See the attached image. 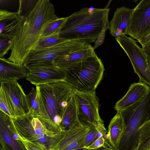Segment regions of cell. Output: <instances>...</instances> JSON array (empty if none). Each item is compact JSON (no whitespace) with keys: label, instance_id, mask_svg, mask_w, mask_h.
Instances as JSON below:
<instances>
[{"label":"cell","instance_id":"6da1fadb","mask_svg":"<svg viewBox=\"0 0 150 150\" xmlns=\"http://www.w3.org/2000/svg\"><path fill=\"white\" fill-rule=\"evenodd\" d=\"M111 1L104 8L85 7L67 17L59 36L67 40H81L89 44L95 42V50L103 43L105 32L109 29Z\"/></svg>","mask_w":150,"mask_h":150},{"label":"cell","instance_id":"7a4b0ae2","mask_svg":"<svg viewBox=\"0 0 150 150\" xmlns=\"http://www.w3.org/2000/svg\"><path fill=\"white\" fill-rule=\"evenodd\" d=\"M53 4L49 0H39L35 8L23 21L7 59L23 66L33 51L48 25L58 18Z\"/></svg>","mask_w":150,"mask_h":150},{"label":"cell","instance_id":"3957f363","mask_svg":"<svg viewBox=\"0 0 150 150\" xmlns=\"http://www.w3.org/2000/svg\"><path fill=\"white\" fill-rule=\"evenodd\" d=\"M42 112L38 119L54 135L62 131L60 125L64 110L76 91L65 81L36 86Z\"/></svg>","mask_w":150,"mask_h":150},{"label":"cell","instance_id":"277c9868","mask_svg":"<svg viewBox=\"0 0 150 150\" xmlns=\"http://www.w3.org/2000/svg\"><path fill=\"white\" fill-rule=\"evenodd\" d=\"M104 70L102 62L96 54L66 70L64 81L76 92H95Z\"/></svg>","mask_w":150,"mask_h":150},{"label":"cell","instance_id":"5b68a950","mask_svg":"<svg viewBox=\"0 0 150 150\" xmlns=\"http://www.w3.org/2000/svg\"><path fill=\"white\" fill-rule=\"evenodd\" d=\"M15 128L22 138L36 142L51 150L59 143L62 136V131L54 135L47 131L38 118L27 114L12 118Z\"/></svg>","mask_w":150,"mask_h":150},{"label":"cell","instance_id":"8992f818","mask_svg":"<svg viewBox=\"0 0 150 150\" xmlns=\"http://www.w3.org/2000/svg\"><path fill=\"white\" fill-rule=\"evenodd\" d=\"M74 96L77 115L83 125L94 127L104 134L108 133L99 113V102L96 93L76 92Z\"/></svg>","mask_w":150,"mask_h":150},{"label":"cell","instance_id":"52a82bcc","mask_svg":"<svg viewBox=\"0 0 150 150\" xmlns=\"http://www.w3.org/2000/svg\"><path fill=\"white\" fill-rule=\"evenodd\" d=\"M129 58L139 81L150 87V67L149 59L142 48L133 39L122 34L115 38Z\"/></svg>","mask_w":150,"mask_h":150},{"label":"cell","instance_id":"ba28073f","mask_svg":"<svg viewBox=\"0 0 150 150\" xmlns=\"http://www.w3.org/2000/svg\"><path fill=\"white\" fill-rule=\"evenodd\" d=\"M26 79L35 86L64 81L65 70L55 65L53 61L45 62L27 65Z\"/></svg>","mask_w":150,"mask_h":150},{"label":"cell","instance_id":"9c48e42d","mask_svg":"<svg viewBox=\"0 0 150 150\" xmlns=\"http://www.w3.org/2000/svg\"><path fill=\"white\" fill-rule=\"evenodd\" d=\"M150 34V0H142L133 9L127 35L138 42Z\"/></svg>","mask_w":150,"mask_h":150},{"label":"cell","instance_id":"30bf717a","mask_svg":"<svg viewBox=\"0 0 150 150\" xmlns=\"http://www.w3.org/2000/svg\"><path fill=\"white\" fill-rule=\"evenodd\" d=\"M86 44L87 43L81 40H67L45 49L33 52L30 55L23 66L53 61L59 55L71 52Z\"/></svg>","mask_w":150,"mask_h":150},{"label":"cell","instance_id":"8fae6325","mask_svg":"<svg viewBox=\"0 0 150 150\" xmlns=\"http://www.w3.org/2000/svg\"><path fill=\"white\" fill-rule=\"evenodd\" d=\"M0 150H27L12 117L0 111Z\"/></svg>","mask_w":150,"mask_h":150},{"label":"cell","instance_id":"7c38bea8","mask_svg":"<svg viewBox=\"0 0 150 150\" xmlns=\"http://www.w3.org/2000/svg\"><path fill=\"white\" fill-rule=\"evenodd\" d=\"M0 87L10 98L14 107L16 117L28 114L29 110L27 95L17 80L1 82Z\"/></svg>","mask_w":150,"mask_h":150},{"label":"cell","instance_id":"4fadbf2b","mask_svg":"<svg viewBox=\"0 0 150 150\" xmlns=\"http://www.w3.org/2000/svg\"><path fill=\"white\" fill-rule=\"evenodd\" d=\"M90 128L88 126L82 125L63 131L59 142L51 150H71L84 147L85 138Z\"/></svg>","mask_w":150,"mask_h":150},{"label":"cell","instance_id":"5bb4252c","mask_svg":"<svg viewBox=\"0 0 150 150\" xmlns=\"http://www.w3.org/2000/svg\"><path fill=\"white\" fill-rule=\"evenodd\" d=\"M96 54L93 47L87 43L71 52L59 55L53 62L56 66L66 70Z\"/></svg>","mask_w":150,"mask_h":150},{"label":"cell","instance_id":"9a60e30c","mask_svg":"<svg viewBox=\"0 0 150 150\" xmlns=\"http://www.w3.org/2000/svg\"><path fill=\"white\" fill-rule=\"evenodd\" d=\"M150 89L149 86L141 82L132 83L125 95L117 102L114 108L120 111L132 105L144 98Z\"/></svg>","mask_w":150,"mask_h":150},{"label":"cell","instance_id":"2e32d148","mask_svg":"<svg viewBox=\"0 0 150 150\" xmlns=\"http://www.w3.org/2000/svg\"><path fill=\"white\" fill-rule=\"evenodd\" d=\"M23 21L16 12L0 10V36L14 38L18 35Z\"/></svg>","mask_w":150,"mask_h":150},{"label":"cell","instance_id":"e0dca14e","mask_svg":"<svg viewBox=\"0 0 150 150\" xmlns=\"http://www.w3.org/2000/svg\"><path fill=\"white\" fill-rule=\"evenodd\" d=\"M133 9L123 6L117 9L109 22V32L115 38L127 35Z\"/></svg>","mask_w":150,"mask_h":150},{"label":"cell","instance_id":"ac0fdd59","mask_svg":"<svg viewBox=\"0 0 150 150\" xmlns=\"http://www.w3.org/2000/svg\"><path fill=\"white\" fill-rule=\"evenodd\" d=\"M125 128V124L121 113L117 111L110 122L107 133L103 136L113 149L119 150L120 142Z\"/></svg>","mask_w":150,"mask_h":150},{"label":"cell","instance_id":"d6986e66","mask_svg":"<svg viewBox=\"0 0 150 150\" xmlns=\"http://www.w3.org/2000/svg\"><path fill=\"white\" fill-rule=\"evenodd\" d=\"M26 67L9 61L4 57L0 58V83L17 80L26 77Z\"/></svg>","mask_w":150,"mask_h":150},{"label":"cell","instance_id":"ffe728a7","mask_svg":"<svg viewBox=\"0 0 150 150\" xmlns=\"http://www.w3.org/2000/svg\"><path fill=\"white\" fill-rule=\"evenodd\" d=\"M82 125L78 119L74 95L66 108L60 125L61 131H66Z\"/></svg>","mask_w":150,"mask_h":150},{"label":"cell","instance_id":"44dd1931","mask_svg":"<svg viewBox=\"0 0 150 150\" xmlns=\"http://www.w3.org/2000/svg\"><path fill=\"white\" fill-rule=\"evenodd\" d=\"M27 98L29 110L28 114L39 118L42 115V112L37 91L34 87L27 95Z\"/></svg>","mask_w":150,"mask_h":150},{"label":"cell","instance_id":"7402d4cb","mask_svg":"<svg viewBox=\"0 0 150 150\" xmlns=\"http://www.w3.org/2000/svg\"><path fill=\"white\" fill-rule=\"evenodd\" d=\"M138 132V142L136 150H144L150 146V121L143 124Z\"/></svg>","mask_w":150,"mask_h":150},{"label":"cell","instance_id":"603a6c76","mask_svg":"<svg viewBox=\"0 0 150 150\" xmlns=\"http://www.w3.org/2000/svg\"><path fill=\"white\" fill-rule=\"evenodd\" d=\"M66 41L60 38L59 34L41 37L33 52L45 49Z\"/></svg>","mask_w":150,"mask_h":150},{"label":"cell","instance_id":"cb8c5ba5","mask_svg":"<svg viewBox=\"0 0 150 150\" xmlns=\"http://www.w3.org/2000/svg\"><path fill=\"white\" fill-rule=\"evenodd\" d=\"M0 110L12 118L16 117L13 104L8 96L0 88Z\"/></svg>","mask_w":150,"mask_h":150},{"label":"cell","instance_id":"d4e9b609","mask_svg":"<svg viewBox=\"0 0 150 150\" xmlns=\"http://www.w3.org/2000/svg\"><path fill=\"white\" fill-rule=\"evenodd\" d=\"M39 0H19V6L16 12L23 21H24L35 8Z\"/></svg>","mask_w":150,"mask_h":150},{"label":"cell","instance_id":"484cf974","mask_svg":"<svg viewBox=\"0 0 150 150\" xmlns=\"http://www.w3.org/2000/svg\"><path fill=\"white\" fill-rule=\"evenodd\" d=\"M66 19L67 17L59 18L58 17L46 27L41 37L59 34Z\"/></svg>","mask_w":150,"mask_h":150},{"label":"cell","instance_id":"4316f807","mask_svg":"<svg viewBox=\"0 0 150 150\" xmlns=\"http://www.w3.org/2000/svg\"><path fill=\"white\" fill-rule=\"evenodd\" d=\"M104 135L96 128L90 127L85 139L84 147L87 149L100 137Z\"/></svg>","mask_w":150,"mask_h":150},{"label":"cell","instance_id":"83f0119b","mask_svg":"<svg viewBox=\"0 0 150 150\" xmlns=\"http://www.w3.org/2000/svg\"><path fill=\"white\" fill-rule=\"evenodd\" d=\"M14 38L0 36V57H4L8 51L12 49Z\"/></svg>","mask_w":150,"mask_h":150},{"label":"cell","instance_id":"f1b7e54d","mask_svg":"<svg viewBox=\"0 0 150 150\" xmlns=\"http://www.w3.org/2000/svg\"><path fill=\"white\" fill-rule=\"evenodd\" d=\"M27 150H48L44 145L39 143L27 140L21 138Z\"/></svg>","mask_w":150,"mask_h":150},{"label":"cell","instance_id":"f546056e","mask_svg":"<svg viewBox=\"0 0 150 150\" xmlns=\"http://www.w3.org/2000/svg\"><path fill=\"white\" fill-rule=\"evenodd\" d=\"M105 140L103 136L101 137L89 146L87 150L94 149L105 146Z\"/></svg>","mask_w":150,"mask_h":150},{"label":"cell","instance_id":"4dcf8cb0","mask_svg":"<svg viewBox=\"0 0 150 150\" xmlns=\"http://www.w3.org/2000/svg\"><path fill=\"white\" fill-rule=\"evenodd\" d=\"M141 45L143 49L150 47V34L147 37L139 42Z\"/></svg>","mask_w":150,"mask_h":150},{"label":"cell","instance_id":"1f68e13d","mask_svg":"<svg viewBox=\"0 0 150 150\" xmlns=\"http://www.w3.org/2000/svg\"><path fill=\"white\" fill-rule=\"evenodd\" d=\"M88 150H115L112 148L110 146L108 142L105 140V146L94 149Z\"/></svg>","mask_w":150,"mask_h":150},{"label":"cell","instance_id":"d6a6232c","mask_svg":"<svg viewBox=\"0 0 150 150\" xmlns=\"http://www.w3.org/2000/svg\"><path fill=\"white\" fill-rule=\"evenodd\" d=\"M149 60H150V47L143 49Z\"/></svg>","mask_w":150,"mask_h":150},{"label":"cell","instance_id":"836d02e7","mask_svg":"<svg viewBox=\"0 0 150 150\" xmlns=\"http://www.w3.org/2000/svg\"><path fill=\"white\" fill-rule=\"evenodd\" d=\"M71 150H87V149L83 147L82 148H78L77 149H73Z\"/></svg>","mask_w":150,"mask_h":150},{"label":"cell","instance_id":"e575fe53","mask_svg":"<svg viewBox=\"0 0 150 150\" xmlns=\"http://www.w3.org/2000/svg\"><path fill=\"white\" fill-rule=\"evenodd\" d=\"M144 150H150V146Z\"/></svg>","mask_w":150,"mask_h":150},{"label":"cell","instance_id":"d590c367","mask_svg":"<svg viewBox=\"0 0 150 150\" xmlns=\"http://www.w3.org/2000/svg\"><path fill=\"white\" fill-rule=\"evenodd\" d=\"M149 63L150 67V60H149Z\"/></svg>","mask_w":150,"mask_h":150}]
</instances>
